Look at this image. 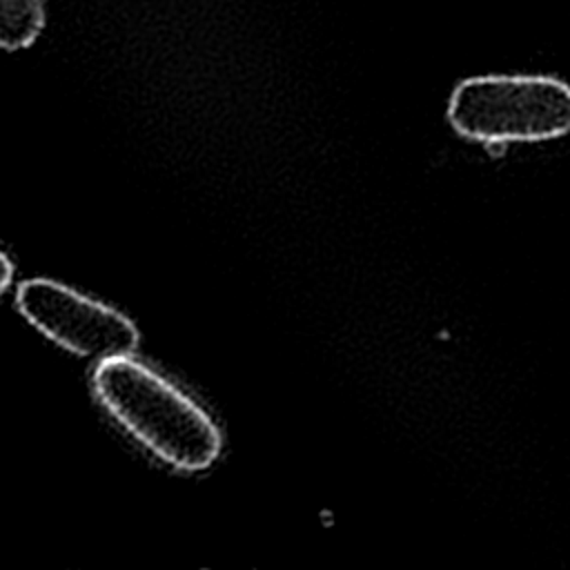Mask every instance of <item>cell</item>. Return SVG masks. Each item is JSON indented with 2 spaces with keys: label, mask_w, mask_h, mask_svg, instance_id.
<instances>
[{
  "label": "cell",
  "mask_w": 570,
  "mask_h": 570,
  "mask_svg": "<svg viewBox=\"0 0 570 570\" xmlns=\"http://www.w3.org/2000/svg\"><path fill=\"white\" fill-rule=\"evenodd\" d=\"M45 29L42 0H0V49H27Z\"/></svg>",
  "instance_id": "4"
},
{
  "label": "cell",
  "mask_w": 570,
  "mask_h": 570,
  "mask_svg": "<svg viewBox=\"0 0 570 570\" xmlns=\"http://www.w3.org/2000/svg\"><path fill=\"white\" fill-rule=\"evenodd\" d=\"M91 387L105 412L163 463L200 472L218 459L223 439L212 416L134 354L96 361Z\"/></svg>",
  "instance_id": "1"
},
{
  "label": "cell",
  "mask_w": 570,
  "mask_h": 570,
  "mask_svg": "<svg viewBox=\"0 0 570 570\" xmlns=\"http://www.w3.org/2000/svg\"><path fill=\"white\" fill-rule=\"evenodd\" d=\"M13 278V263L11 258L0 249V294L11 285Z\"/></svg>",
  "instance_id": "5"
},
{
  "label": "cell",
  "mask_w": 570,
  "mask_h": 570,
  "mask_svg": "<svg viewBox=\"0 0 570 570\" xmlns=\"http://www.w3.org/2000/svg\"><path fill=\"white\" fill-rule=\"evenodd\" d=\"M452 127L483 142L546 140L570 129V87L548 76H479L450 98Z\"/></svg>",
  "instance_id": "2"
},
{
  "label": "cell",
  "mask_w": 570,
  "mask_h": 570,
  "mask_svg": "<svg viewBox=\"0 0 570 570\" xmlns=\"http://www.w3.org/2000/svg\"><path fill=\"white\" fill-rule=\"evenodd\" d=\"M16 307L40 334L80 358L134 354L140 343V332L129 316L53 278L20 281Z\"/></svg>",
  "instance_id": "3"
}]
</instances>
